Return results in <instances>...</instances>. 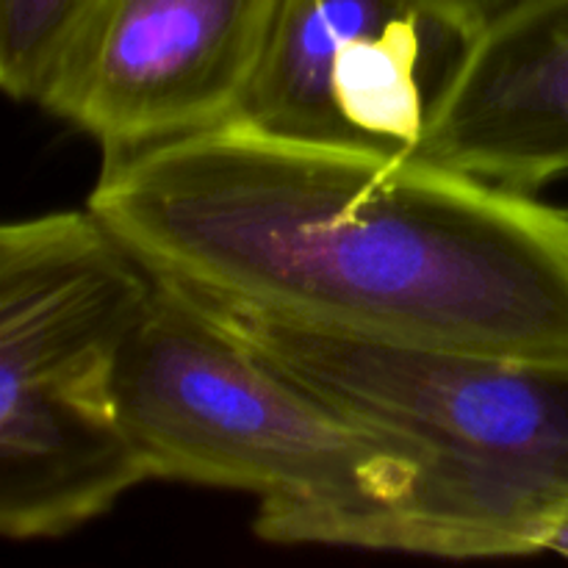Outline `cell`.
Here are the masks:
<instances>
[{
  "label": "cell",
  "instance_id": "cell-1",
  "mask_svg": "<svg viewBox=\"0 0 568 568\" xmlns=\"http://www.w3.org/2000/svg\"><path fill=\"white\" fill-rule=\"evenodd\" d=\"M87 209L205 303L568 364V211L416 150L231 120L103 155Z\"/></svg>",
  "mask_w": 568,
  "mask_h": 568
},
{
  "label": "cell",
  "instance_id": "cell-2",
  "mask_svg": "<svg viewBox=\"0 0 568 568\" xmlns=\"http://www.w3.org/2000/svg\"><path fill=\"white\" fill-rule=\"evenodd\" d=\"M150 480L258 497L253 530L305 514L403 508L438 455L277 369L200 303L155 281L116 372Z\"/></svg>",
  "mask_w": 568,
  "mask_h": 568
},
{
  "label": "cell",
  "instance_id": "cell-3",
  "mask_svg": "<svg viewBox=\"0 0 568 568\" xmlns=\"http://www.w3.org/2000/svg\"><path fill=\"white\" fill-rule=\"evenodd\" d=\"M153 286L89 209L0 231V530L11 541L67 536L150 480L116 372Z\"/></svg>",
  "mask_w": 568,
  "mask_h": 568
},
{
  "label": "cell",
  "instance_id": "cell-4",
  "mask_svg": "<svg viewBox=\"0 0 568 568\" xmlns=\"http://www.w3.org/2000/svg\"><path fill=\"white\" fill-rule=\"evenodd\" d=\"M192 300L358 419L438 458L568 491V364L381 342Z\"/></svg>",
  "mask_w": 568,
  "mask_h": 568
},
{
  "label": "cell",
  "instance_id": "cell-5",
  "mask_svg": "<svg viewBox=\"0 0 568 568\" xmlns=\"http://www.w3.org/2000/svg\"><path fill=\"white\" fill-rule=\"evenodd\" d=\"M283 0H83L33 103L100 144L153 148L242 114Z\"/></svg>",
  "mask_w": 568,
  "mask_h": 568
},
{
  "label": "cell",
  "instance_id": "cell-6",
  "mask_svg": "<svg viewBox=\"0 0 568 568\" xmlns=\"http://www.w3.org/2000/svg\"><path fill=\"white\" fill-rule=\"evenodd\" d=\"M464 44L410 0H283L236 120L286 136L416 150Z\"/></svg>",
  "mask_w": 568,
  "mask_h": 568
},
{
  "label": "cell",
  "instance_id": "cell-7",
  "mask_svg": "<svg viewBox=\"0 0 568 568\" xmlns=\"http://www.w3.org/2000/svg\"><path fill=\"white\" fill-rule=\"evenodd\" d=\"M416 153L519 192L568 175V0H530L464 44Z\"/></svg>",
  "mask_w": 568,
  "mask_h": 568
},
{
  "label": "cell",
  "instance_id": "cell-8",
  "mask_svg": "<svg viewBox=\"0 0 568 568\" xmlns=\"http://www.w3.org/2000/svg\"><path fill=\"white\" fill-rule=\"evenodd\" d=\"M83 0H0V83L33 103L48 61Z\"/></svg>",
  "mask_w": 568,
  "mask_h": 568
},
{
  "label": "cell",
  "instance_id": "cell-9",
  "mask_svg": "<svg viewBox=\"0 0 568 568\" xmlns=\"http://www.w3.org/2000/svg\"><path fill=\"white\" fill-rule=\"evenodd\" d=\"M410 3L419 6L425 14L436 17L438 22H444L464 42H469L471 37H477L488 26H494L505 14L530 3V0H410Z\"/></svg>",
  "mask_w": 568,
  "mask_h": 568
},
{
  "label": "cell",
  "instance_id": "cell-10",
  "mask_svg": "<svg viewBox=\"0 0 568 568\" xmlns=\"http://www.w3.org/2000/svg\"><path fill=\"white\" fill-rule=\"evenodd\" d=\"M549 552H558V555H564V558H568V514L558 525V530H555L552 544H549Z\"/></svg>",
  "mask_w": 568,
  "mask_h": 568
}]
</instances>
